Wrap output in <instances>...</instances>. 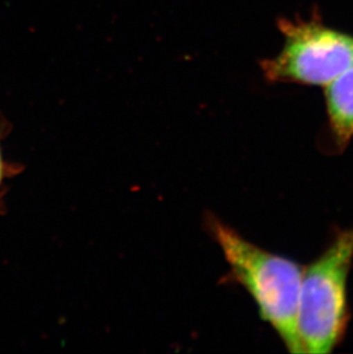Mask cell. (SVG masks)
<instances>
[{"mask_svg":"<svg viewBox=\"0 0 353 354\" xmlns=\"http://www.w3.org/2000/svg\"><path fill=\"white\" fill-rule=\"evenodd\" d=\"M330 130L338 147L353 139V66L325 86Z\"/></svg>","mask_w":353,"mask_h":354,"instance_id":"cell-4","label":"cell"},{"mask_svg":"<svg viewBox=\"0 0 353 354\" xmlns=\"http://www.w3.org/2000/svg\"><path fill=\"white\" fill-rule=\"evenodd\" d=\"M279 27L282 48L260 64L269 82L325 87L352 67V35L314 20H282Z\"/></svg>","mask_w":353,"mask_h":354,"instance_id":"cell-3","label":"cell"},{"mask_svg":"<svg viewBox=\"0 0 353 354\" xmlns=\"http://www.w3.org/2000/svg\"><path fill=\"white\" fill-rule=\"evenodd\" d=\"M352 261L353 227L340 232L303 268L297 329L304 353H330L343 339L350 317L347 279Z\"/></svg>","mask_w":353,"mask_h":354,"instance_id":"cell-2","label":"cell"},{"mask_svg":"<svg viewBox=\"0 0 353 354\" xmlns=\"http://www.w3.org/2000/svg\"><path fill=\"white\" fill-rule=\"evenodd\" d=\"M1 138H3V130H1V120H0V197H1L3 181L12 174L10 165H8L3 160V151H1Z\"/></svg>","mask_w":353,"mask_h":354,"instance_id":"cell-5","label":"cell"},{"mask_svg":"<svg viewBox=\"0 0 353 354\" xmlns=\"http://www.w3.org/2000/svg\"><path fill=\"white\" fill-rule=\"evenodd\" d=\"M208 226L230 268L226 281L249 292L260 317L273 328L290 353H304L297 329L303 268L257 247L216 218L211 217Z\"/></svg>","mask_w":353,"mask_h":354,"instance_id":"cell-1","label":"cell"}]
</instances>
